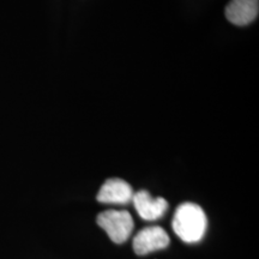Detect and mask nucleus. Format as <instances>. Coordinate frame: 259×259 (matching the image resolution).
I'll return each instance as SVG.
<instances>
[{"mask_svg":"<svg viewBox=\"0 0 259 259\" xmlns=\"http://www.w3.org/2000/svg\"><path fill=\"white\" fill-rule=\"evenodd\" d=\"M171 226L181 240L187 244H194L203 239L208 227V220L198 204L183 203L176 210Z\"/></svg>","mask_w":259,"mask_h":259,"instance_id":"f257e3e1","label":"nucleus"},{"mask_svg":"<svg viewBox=\"0 0 259 259\" xmlns=\"http://www.w3.org/2000/svg\"><path fill=\"white\" fill-rule=\"evenodd\" d=\"M97 225L115 244H122L134 231V220L126 210H106L97 216Z\"/></svg>","mask_w":259,"mask_h":259,"instance_id":"f03ea898","label":"nucleus"},{"mask_svg":"<svg viewBox=\"0 0 259 259\" xmlns=\"http://www.w3.org/2000/svg\"><path fill=\"white\" fill-rule=\"evenodd\" d=\"M169 242V236L162 227H147L135 236L134 250L136 254L145 255L151 252L163 250Z\"/></svg>","mask_w":259,"mask_h":259,"instance_id":"7ed1b4c3","label":"nucleus"},{"mask_svg":"<svg viewBox=\"0 0 259 259\" xmlns=\"http://www.w3.org/2000/svg\"><path fill=\"white\" fill-rule=\"evenodd\" d=\"M136 211L145 221H155L161 219L168 209V202L162 197L154 198L148 191L142 190L132 197Z\"/></svg>","mask_w":259,"mask_h":259,"instance_id":"20e7f679","label":"nucleus"},{"mask_svg":"<svg viewBox=\"0 0 259 259\" xmlns=\"http://www.w3.org/2000/svg\"><path fill=\"white\" fill-rule=\"evenodd\" d=\"M134 190L125 180L113 178L106 180L97 193V202L103 204H127L132 202Z\"/></svg>","mask_w":259,"mask_h":259,"instance_id":"39448f33","label":"nucleus"},{"mask_svg":"<svg viewBox=\"0 0 259 259\" xmlns=\"http://www.w3.org/2000/svg\"><path fill=\"white\" fill-rule=\"evenodd\" d=\"M226 17L235 25H247L257 18L259 0H231L226 8Z\"/></svg>","mask_w":259,"mask_h":259,"instance_id":"423d86ee","label":"nucleus"}]
</instances>
